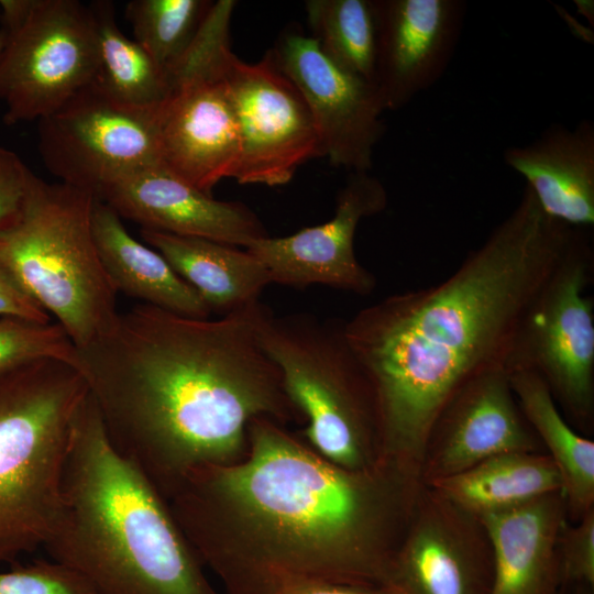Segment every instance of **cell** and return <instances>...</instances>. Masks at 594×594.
Returning <instances> with one entry per match:
<instances>
[{"instance_id":"8992f818","label":"cell","mask_w":594,"mask_h":594,"mask_svg":"<svg viewBox=\"0 0 594 594\" xmlns=\"http://www.w3.org/2000/svg\"><path fill=\"white\" fill-rule=\"evenodd\" d=\"M95 196L35 177L16 220L0 232V263L75 346L116 322L117 295L92 233Z\"/></svg>"},{"instance_id":"836d02e7","label":"cell","mask_w":594,"mask_h":594,"mask_svg":"<svg viewBox=\"0 0 594 594\" xmlns=\"http://www.w3.org/2000/svg\"><path fill=\"white\" fill-rule=\"evenodd\" d=\"M571 594H594V587H590L586 585H575L571 587Z\"/></svg>"},{"instance_id":"4fadbf2b","label":"cell","mask_w":594,"mask_h":594,"mask_svg":"<svg viewBox=\"0 0 594 594\" xmlns=\"http://www.w3.org/2000/svg\"><path fill=\"white\" fill-rule=\"evenodd\" d=\"M270 52L301 94L322 156L349 173L370 172L386 111L376 87L342 68L297 28L283 31Z\"/></svg>"},{"instance_id":"484cf974","label":"cell","mask_w":594,"mask_h":594,"mask_svg":"<svg viewBox=\"0 0 594 594\" xmlns=\"http://www.w3.org/2000/svg\"><path fill=\"white\" fill-rule=\"evenodd\" d=\"M305 9L309 35L320 48L342 68L374 85L376 0H307Z\"/></svg>"},{"instance_id":"e0dca14e","label":"cell","mask_w":594,"mask_h":594,"mask_svg":"<svg viewBox=\"0 0 594 594\" xmlns=\"http://www.w3.org/2000/svg\"><path fill=\"white\" fill-rule=\"evenodd\" d=\"M95 197L141 229L244 248L268 235L244 204L217 200L163 164L122 175L101 187Z\"/></svg>"},{"instance_id":"7a4b0ae2","label":"cell","mask_w":594,"mask_h":594,"mask_svg":"<svg viewBox=\"0 0 594 594\" xmlns=\"http://www.w3.org/2000/svg\"><path fill=\"white\" fill-rule=\"evenodd\" d=\"M262 306L209 320L141 304L75 346L110 442L165 499L193 469L242 461L253 419L305 425L258 341Z\"/></svg>"},{"instance_id":"30bf717a","label":"cell","mask_w":594,"mask_h":594,"mask_svg":"<svg viewBox=\"0 0 594 594\" xmlns=\"http://www.w3.org/2000/svg\"><path fill=\"white\" fill-rule=\"evenodd\" d=\"M587 228H580L526 312L506 367L536 371L566 420L590 432L594 424V299Z\"/></svg>"},{"instance_id":"52a82bcc","label":"cell","mask_w":594,"mask_h":594,"mask_svg":"<svg viewBox=\"0 0 594 594\" xmlns=\"http://www.w3.org/2000/svg\"><path fill=\"white\" fill-rule=\"evenodd\" d=\"M256 331L305 417L300 437L344 469L365 470L384 461L374 391L349 346L343 322L309 312L276 316L263 304Z\"/></svg>"},{"instance_id":"f1b7e54d","label":"cell","mask_w":594,"mask_h":594,"mask_svg":"<svg viewBox=\"0 0 594 594\" xmlns=\"http://www.w3.org/2000/svg\"><path fill=\"white\" fill-rule=\"evenodd\" d=\"M0 594H95L77 571L55 560H35L0 572Z\"/></svg>"},{"instance_id":"4316f807","label":"cell","mask_w":594,"mask_h":594,"mask_svg":"<svg viewBox=\"0 0 594 594\" xmlns=\"http://www.w3.org/2000/svg\"><path fill=\"white\" fill-rule=\"evenodd\" d=\"M212 4L208 0H132L125 14L133 40L169 68L189 48Z\"/></svg>"},{"instance_id":"5bb4252c","label":"cell","mask_w":594,"mask_h":594,"mask_svg":"<svg viewBox=\"0 0 594 594\" xmlns=\"http://www.w3.org/2000/svg\"><path fill=\"white\" fill-rule=\"evenodd\" d=\"M493 550L481 520L424 485L392 563L403 594H491Z\"/></svg>"},{"instance_id":"603a6c76","label":"cell","mask_w":594,"mask_h":594,"mask_svg":"<svg viewBox=\"0 0 594 594\" xmlns=\"http://www.w3.org/2000/svg\"><path fill=\"white\" fill-rule=\"evenodd\" d=\"M507 371L525 419L560 474L568 519L575 522L594 508V442L563 417L536 371L524 366Z\"/></svg>"},{"instance_id":"83f0119b","label":"cell","mask_w":594,"mask_h":594,"mask_svg":"<svg viewBox=\"0 0 594 594\" xmlns=\"http://www.w3.org/2000/svg\"><path fill=\"white\" fill-rule=\"evenodd\" d=\"M75 345L61 324L0 317V374L41 359L72 363Z\"/></svg>"},{"instance_id":"5b68a950","label":"cell","mask_w":594,"mask_h":594,"mask_svg":"<svg viewBox=\"0 0 594 594\" xmlns=\"http://www.w3.org/2000/svg\"><path fill=\"white\" fill-rule=\"evenodd\" d=\"M88 394L79 371L59 359L0 374V563L46 542L59 512L73 428Z\"/></svg>"},{"instance_id":"2e32d148","label":"cell","mask_w":594,"mask_h":594,"mask_svg":"<svg viewBox=\"0 0 594 594\" xmlns=\"http://www.w3.org/2000/svg\"><path fill=\"white\" fill-rule=\"evenodd\" d=\"M507 452H544L512 389L506 365L469 378L447 402L427 439L420 480L427 485Z\"/></svg>"},{"instance_id":"ba28073f","label":"cell","mask_w":594,"mask_h":594,"mask_svg":"<svg viewBox=\"0 0 594 594\" xmlns=\"http://www.w3.org/2000/svg\"><path fill=\"white\" fill-rule=\"evenodd\" d=\"M237 2H213L197 36L168 68L170 89L158 109L162 163L210 194L233 178L240 160L235 112L222 72Z\"/></svg>"},{"instance_id":"d590c367","label":"cell","mask_w":594,"mask_h":594,"mask_svg":"<svg viewBox=\"0 0 594 594\" xmlns=\"http://www.w3.org/2000/svg\"><path fill=\"white\" fill-rule=\"evenodd\" d=\"M568 591H569V588L564 587V588L561 590V592L559 594H568Z\"/></svg>"},{"instance_id":"f546056e","label":"cell","mask_w":594,"mask_h":594,"mask_svg":"<svg viewBox=\"0 0 594 594\" xmlns=\"http://www.w3.org/2000/svg\"><path fill=\"white\" fill-rule=\"evenodd\" d=\"M562 584L594 587V508L575 522L568 521L560 542Z\"/></svg>"},{"instance_id":"d6986e66","label":"cell","mask_w":594,"mask_h":594,"mask_svg":"<svg viewBox=\"0 0 594 594\" xmlns=\"http://www.w3.org/2000/svg\"><path fill=\"white\" fill-rule=\"evenodd\" d=\"M493 550L491 594H559V542L568 519L562 491L477 517Z\"/></svg>"},{"instance_id":"d6a6232c","label":"cell","mask_w":594,"mask_h":594,"mask_svg":"<svg viewBox=\"0 0 594 594\" xmlns=\"http://www.w3.org/2000/svg\"><path fill=\"white\" fill-rule=\"evenodd\" d=\"M275 594H403L393 585H350L339 583H302L280 590Z\"/></svg>"},{"instance_id":"ffe728a7","label":"cell","mask_w":594,"mask_h":594,"mask_svg":"<svg viewBox=\"0 0 594 594\" xmlns=\"http://www.w3.org/2000/svg\"><path fill=\"white\" fill-rule=\"evenodd\" d=\"M504 161L527 182L540 208L574 228L594 224V124L552 125L532 142L510 146Z\"/></svg>"},{"instance_id":"4dcf8cb0","label":"cell","mask_w":594,"mask_h":594,"mask_svg":"<svg viewBox=\"0 0 594 594\" xmlns=\"http://www.w3.org/2000/svg\"><path fill=\"white\" fill-rule=\"evenodd\" d=\"M35 177L16 153L0 146V232L19 217Z\"/></svg>"},{"instance_id":"e575fe53","label":"cell","mask_w":594,"mask_h":594,"mask_svg":"<svg viewBox=\"0 0 594 594\" xmlns=\"http://www.w3.org/2000/svg\"><path fill=\"white\" fill-rule=\"evenodd\" d=\"M3 43H4V32H3V29H2L1 15H0V52L2 50Z\"/></svg>"},{"instance_id":"ac0fdd59","label":"cell","mask_w":594,"mask_h":594,"mask_svg":"<svg viewBox=\"0 0 594 594\" xmlns=\"http://www.w3.org/2000/svg\"><path fill=\"white\" fill-rule=\"evenodd\" d=\"M461 0H376L374 85L385 110H398L448 68L465 15Z\"/></svg>"},{"instance_id":"8fae6325","label":"cell","mask_w":594,"mask_h":594,"mask_svg":"<svg viewBox=\"0 0 594 594\" xmlns=\"http://www.w3.org/2000/svg\"><path fill=\"white\" fill-rule=\"evenodd\" d=\"M38 151L59 183L95 196L122 175L163 164L158 109L122 103L94 80L38 121Z\"/></svg>"},{"instance_id":"d4e9b609","label":"cell","mask_w":594,"mask_h":594,"mask_svg":"<svg viewBox=\"0 0 594 594\" xmlns=\"http://www.w3.org/2000/svg\"><path fill=\"white\" fill-rule=\"evenodd\" d=\"M98 42V70L95 81L122 103L155 110L166 100L169 72L118 26L110 1L91 4Z\"/></svg>"},{"instance_id":"7c38bea8","label":"cell","mask_w":594,"mask_h":594,"mask_svg":"<svg viewBox=\"0 0 594 594\" xmlns=\"http://www.w3.org/2000/svg\"><path fill=\"white\" fill-rule=\"evenodd\" d=\"M222 72L240 134L233 179L242 185H285L302 164L322 156L308 107L270 51L252 64L229 47Z\"/></svg>"},{"instance_id":"3957f363","label":"cell","mask_w":594,"mask_h":594,"mask_svg":"<svg viewBox=\"0 0 594 594\" xmlns=\"http://www.w3.org/2000/svg\"><path fill=\"white\" fill-rule=\"evenodd\" d=\"M576 231L549 217L526 186L443 280L388 296L343 322L374 391L384 459L420 477L442 408L475 374L507 365L526 312Z\"/></svg>"},{"instance_id":"1f68e13d","label":"cell","mask_w":594,"mask_h":594,"mask_svg":"<svg viewBox=\"0 0 594 594\" xmlns=\"http://www.w3.org/2000/svg\"><path fill=\"white\" fill-rule=\"evenodd\" d=\"M4 316L38 322L51 321V316L25 293L0 263V317Z\"/></svg>"},{"instance_id":"9a60e30c","label":"cell","mask_w":594,"mask_h":594,"mask_svg":"<svg viewBox=\"0 0 594 594\" xmlns=\"http://www.w3.org/2000/svg\"><path fill=\"white\" fill-rule=\"evenodd\" d=\"M387 202L378 178L370 172L350 173L330 220L287 237H264L245 249L265 266L272 283L321 284L366 296L375 289L376 278L358 261L354 237L361 220L382 212Z\"/></svg>"},{"instance_id":"cb8c5ba5","label":"cell","mask_w":594,"mask_h":594,"mask_svg":"<svg viewBox=\"0 0 594 594\" xmlns=\"http://www.w3.org/2000/svg\"><path fill=\"white\" fill-rule=\"evenodd\" d=\"M426 486L481 517L562 491V481L546 452H507Z\"/></svg>"},{"instance_id":"7402d4cb","label":"cell","mask_w":594,"mask_h":594,"mask_svg":"<svg viewBox=\"0 0 594 594\" xmlns=\"http://www.w3.org/2000/svg\"><path fill=\"white\" fill-rule=\"evenodd\" d=\"M140 233L195 289L211 312L223 316L258 300L272 283L268 271L246 249L155 230L141 229Z\"/></svg>"},{"instance_id":"9c48e42d","label":"cell","mask_w":594,"mask_h":594,"mask_svg":"<svg viewBox=\"0 0 594 594\" xmlns=\"http://www.w3.org/2000/svg\"><path fill=\"white\" fill-rule=\"evenodd\" d=\"M4 43L0 52V101L4 122L52 114L98 70L96 20L77 0H0Z\"/></svg>"},{"instance_id":"44dd1931","label":"cell","mask_w":594,"mask_h":594,"mask_svg":"<svg viewBox=\"0 0 594 594\" xmlns=\"http://www.w3.org/2000/svg\"><path fill=\"white\" fill-rule=\"evenodd\" d=\"M91 224L100 260L118 293L176 315L209 318L211 311L195 289L157 251L134 239L122 218L96 197Z\"/></svg>"},{"instance_id":"277c9868","label":"cell","mask_w":594,"mask_h":594,"mask_svg":"<svg viewBox=\"0 0 594 594\" xmlns=\"http://www.w3.org/2000/svg\"><path fill=\"white\" fill-rule=\"evenodd\" d=\"M43 548L95 594H224L166 499L114 449L90 394L73 428L59 512Z\"/></svg>"},{"instance_id":"6da1fadb","label":"cell","mask_w":594,"mask_h":594,"mask_svg":"<svg viewBox=\"0 0 594 594\" xmlns=\"http://www.w3.org/2000/svg\"><path fill=\"white\" fill-rule=\"evenodd\" d=\"M237 464L189 471L166 502L224 594L302 583L388 585L420 477L389 460L341 468L270 418Z\"/></svg>"}]
</instances>
